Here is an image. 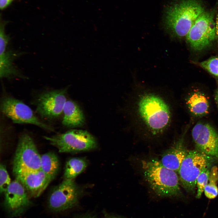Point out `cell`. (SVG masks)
I'll return each mask as SVG.
<instances>
[{"mask_svg":"<svg viewBox=\"0 0 218 218\" xmlns=\"http://www.w3.org/2000/svg\"><path fill=\"white\" fill-rule=\"evenodd\" d=\"M130 108L133 127L146 136H160L172 125L173 111L170 98L160 90H135Z\"/></svg>","mask_w":218,"mask_h":218,"instance_id":"cell-1","label":"cell"},{"mask_svg":"<svg viewBox=\"0 0 218 218\" xmlns=\"http://www.w3.org/2000/svg\"><path fill=\"white\" fill-rule=\"evenodd\" d=\"M141 167L146 181L157 195L167 197L182 196L177 172L155 159L142 160Z\"/></svg>","mask_w":218,"mask_h":218,"instance_id":"cell-2","label":"cell"},{"mask_svg":"<svg viewBox=\"0 0 218 218\" xmlns=\"http://www.w3.org/2000/svg\"><path fill=\"white\" fill-rule=\"evenodd\" d=\"M205 11L198 0H180L167 8L165 27L174 37L186 36L195 21Z\"/></svg>","mask_w":218,"mask_h":218,"instance_id":"cell-3","label":"cell"},{"mask_svg":"<svg viewBox=\"0 0 218 218\" xmlns=\"http://www.w3.org/2000/svg\"><path fill=\"white\" fill-rule=\"evenodd\" d=\"M213 161L197 149L188 150L178 172L180 181L186 192H195L198 176L204 169L210 168Z\"/></svg>","mask_w":218,"mask_h":218,"instance_id":"cell-4","label":"cell"},{"mask_svg":"<svg viewBox=\"0 0 218 218\" xmlns=\"http://www.w3.org/2000/svg\"><path fill=\"white\" fill-rule=\"evenodd\" d=\"M60 153H74L91 150L96 148V140L86 130H71L51 137L44 136Z\"/></svg>","mask_w":218,"mask_h":218,"instance_id":"cell-5","label":"cell"},{"mask_svg":"<svg viewBox=\"0 0 218 218\" xmlns=\"http://www.w3.org/2000/svg\"><path fill=\"white\" fill-rule=\"evenodd\" d=\"M186 37L195 50H201L208 46L216 37L213 13L205 11L195 21Z\"/></svg>","mask_w":218,"mask_h":218,"instance_id":"cell-6","label":"cell"},{"mask_svg":"<svg viewBox=\"0 0 218 218\" xmlns=\"http://www.w3.org/2000/svg\"><path fill=\"white\" fill-rule=\"evenodd\" d=\"M82 192L73 180L64 179L50 193L48 201V207L55 212L72 208L78 203Z\"/></svg>","mask_w":218,"mask_h":218,"instance_id":"cell-7","label":"cell"},{"mask_svg":"<svg viewBox=\"0 0 218 218\" xmlns=\"http://www.w3.org/2000/svg\"><path fill=\"white\" fill-rule=\"evenodd\" d=\"M41 157L32 138L25 134L20 136L14 157V173L41 170Z\"/></svg>","mask_w":218,"mask_h":218,"instance_id":"cell-8","label":"cell"},{"mask_svg":"<svg viewBox=\"0 0 218 218\" xmlns=\"http://www.w3.org/2000/svg\"><path fill=\"white\" fill-rule=\"evenodd\" d=\"M1 109L14 123L31 124L47 130L54 131L52 127L40 121L31 109L19 100L11 97H5L1 102Z\"/></svg>","mask_w":218,"mask_h":218,"instance_id":"cell-9","label":"cell"},{"mask_svg":"<svg viewBox=\"0 0 218 218\" xmlns=\"http://www.w3.org/2000/svg\"><path fill=\"white\" fill-rule=\"evenodd\" d=\"M192 135L197 149L218 161V133L209 124L198 122Z\"/></svg>","mask_w":218,"mask_h":218,"instance_id":"cell-10","label":"cell"},{"mask_svg":"<svg viewBox=\"0 0 218 218\" xmlns=\"http://www.w3.org/2000/svg\"><path fill=\"white\" fill-rule=\"evenodd\" d=\"M66 89L50 91L41 94L38 99L36 110L42 117L52 119L63 112L67 101Z\"/></svg>","mask_w":218,"mask_h":218,"instance_id":"cell-11","label":"cell"},{"mask_svg":"<svg viewBox=\"0 0 218 218\" xmlns=\"http://www.w3.org/2000/svg\"><path fill=\"white\" fill-rule=\"evenodd\" d=\"M4 193V206L12 216H19L31 204L25 187L16 178L11 182Z\"/></svg>","mask_w":218,"mask_h":218,"instance_id":"cell-12","label":"cell"},{"mask_svg":"<svg viewBox=\"0 0 218 218\" xmlns=\"http://www.w3.org/2000/svg\"><path fill=\"white\" fill-rule=\"evenodd\" d=\"M14 173L28 195L33 197H38L51 181L41 170L21 171Z\"/></svg>","mask_w":218,"mask_h":218,"instance_id":"cell-13","label":"cell"},{"mask_svg":"<svg viewBox=\"0 0 218 218\" xmlns=\"http://www.w3.org/2000/svg\"><path fill=\"white\" fill-rule=\"evenodd\" d=\"M187 128L173 144L164 151L160 160L164 166L177 172L188 151L184 144V137Z\"/></svg>","mask_w":218,"mask_h":218,"instance_id":"cell-14","label":"cell"},{"mask_svg":"<svg viewBox=\"0 0 218 218\" xmlns=\"http://www.w3.org/2000/svg\"><path fill=\"white\" fill-rule=\"evenodd\" d=\"M7 48L4 51L0 53L1 78L11 79L15 77L26 78L14 63L15 61L24 53L12 50H8Z\"/></svg>","mask_w":218,"mask_h":218,"instance_id":"cell-15","label":"cell"},{"mask_svg":"<svg viewBox=\"0 0 218 218\" xmlns=\"http://www.w3.org/2000/svg\"><path fill=\"white\" fill-rule=\"evenodd\" d=\"M63 112L62 124L68 127H75L82 126L84 123V114L79 106L75 102L67 101Z\"/></svg>","mask_w":218,"mask_h":218,"instance_id":"cell-16","label":"cell"},{"mask_svg":"<svg viewBox=\"0 0 218 218\" xmlns=\"http://www.w3.org/2000/svg\"><path fill=\"white\" fill-rule=\"evenodd\" d=\"M186 104L192 114L196 116H201L208 113L209 105L205 95L200 92H196L187 99Z\"/></svg>","mask_w":218,"mask_h":218,"instance_id":"cell-17","label":"cell"},{"mask_svg":"<svg viewBox=\"0 0 218 218\" xmlns=\"http://www.w3.org/2000/svg\"><path fill=\"white\" fill-rule=\"evenodd\" d=\"M59 163L56 154L52 152L45 153L41 157V170L52 180L58 171Z\"/></svg>","mask_w":218,"mask_h":218,"instance_id":"cell-18","label":"cell"},{"mask_svg":"<svg viewBox=\"0 0 218 218\" xmlns=\"http://www.w3.org/2000/svg\"><path fill=\"white\" fill-rule=\"evenodd\" d=\"M87 166V162L85 159L74 157L66 162L64 177V179L73 180L81 173Z\"/></svg>","mask_w":218,"mask_h":218,"instance_id":"cell-19","label":"cell"},{"mask_svg":"<svg viewBox=\"0 0 218 218\" xmlns=\"http://www.w3.org/2000/svg\"><path fill=\"white\" fill-rule=\"evenodd\" d=\"M218 181V170L216 166L213 167L210 170L208 183L204 189L206 197L210 199L215 198L218 195L217 183Z\"/></svg>","mask_w":218,"mask_h":218,"instance_id":"cell-20","label":"cell"},{"mask_svg":"<svg viewBox=\"0 0 218 218\" xmlns=\"http://www.w3.org/2000/svg\"><path fill=\"white\" fill-rule=\"evenodd\" d=\"M210 168L204 169L198 176L196 181L197 190L196 197L200 198L204 191L205 187L208 184L210 172Z\"/></svg>","mask_w":218,"mask_h":218,"instance_id":"cell-21","label":"cell"},{"mask_svg":"<svg viewBox=\"0 0 218 218\" xmlns=\"http://www.w3.org/2000/svg\"><path fill=\"white\" fill-rule=\"evenodd\" d=\"M199 65L212 74L218 77V57H213L199 63Z\"/></svg>","mask_w":218,"mask_h":218,"instance_id":"cell-22","label":"cell"},{"mask_svg":"<svg viewBox=\"0 0 218 218\" xmlns=\"http://www.w3.org/2000/svg\"><path fill=\"white\" fill-rule=\"evenodd\" d=\"M11 179L4 165L0 166V191L4 193L11 183Z\"/></svg>","mask_w":218,"mask_h":218,"instance_id":"cell-23","label":"cell"},{"mask_svg":"<svg viewBox=\"0 0 218 218\" xmlns=\"http://www.w3.org/2000/svg\"><path fill=\"white\" fill-rule=\"evenodd\" d=\"M5 24H1L0 28V53L4 51L7 48L8 45L11 38L5 31Z\"/></svg>","mask_w":218,"mask_h":218,"instance_id":"cell-24","label":"cell"},{"mask_svg":"<svg viewBox=\"0 0 218 218\" xmlns=\"http://www.w3.org/2000/svg\"><path fill=\"white\" fill-rule=\"evenodd\" d=\"M12 0H0V7L3 9L9 5Z\"/></svg>","mask_w":218,"mask_h":218,"instance_id":"cell-25","label":"cell"},{"mask_svg":"<svg viewBox=\"0 0 218 218\" xmlns=\"http://www.w3.org/2000/svg\"><path fill=\"white\" fill-rule=\"evenodd\" d=\"M216 37L218 39V13L215 22Z\"/></svg>","mask_w":218,"mask_h":218,"instance_id":"cell-26","label":"cell"},{"mask_svg":"<svg viewBox=\"0 0 218 218\" xmlns=\"http://www.w3.org/2000/svg\"><path fill=\"white\" fill-rule=\"evenodd\" d=\"M215 99L218 104V89L217 90L216 95H215Z\"/></svg>","mask_w":218,"mask_h":218,"instance_id":"cell-27","label":"cell"},{"mask_svg":"<svg viewBox=\"0 0 218 218\" xmlns=\"http://www.w3.org/2000/svg\"><path fill=\"white\" fill-rule=\"evenodd\" d=\"M105 218H120L116 216H107Z\"/></svg>","mask_w":218,"mask_h":218,"instance_id":"cell-28","label":"cell"},{"mask_svg":"<svg viewBox=\"0 0 218 218\" xmlns=\"http://www.w3.org/2000/svg\"><path fill=\"white\" fill-rule=\"evenodd\" d=\"M80 218H94V217L90 216H86L82 217Z\"/></svg>","mask_w":218,"mask_h":218,"instance_id":"cell-29","label":"cell"}]
</instances>
